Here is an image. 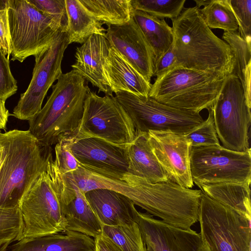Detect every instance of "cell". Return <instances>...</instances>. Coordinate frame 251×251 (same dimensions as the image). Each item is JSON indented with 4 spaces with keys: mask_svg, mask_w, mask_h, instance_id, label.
<instances>
[{
    "mask_svg": "<svg viewBox=\"0 0 251 251\" xmlns=\"http://www.w3.org/2000/svg\"><path fill=\"white\" fill-rule=\"evenodd\" d=\"M171 20L178 67L226 76L231 74L234 65L232 50L207 26L198 9L185 8Z\"/></svg>",
    "mask_w": 251,
    "mask_h": 251,
    "instance_id": "6da1fadb",
    "label": "cell"
},
{
    "mask_svg": "<svg viewBox=\"0 0 251 251\" xmlns=\"http://www.w3.org/2000/svg\"><path fill=\"white\" fill-rule=\"evenodd\" d=\"M86 81L72 70L62 74L52 86L51 93L45 105L28 120V130L41 144L51 147L76 134L85 100L91 90Z\"/></svg>",
    "mask_w": 251,
    "mask_h": 251,
    "instance_id": "7a4b0ae2",
    "label": "cell"
},
{
    "mask_svg": "<svg viewBox=\"0 0 251 251\" xmlns=\"http://www.w3.org/2000/svg\"><path fill=\"white\" fill-rule=\"evenodd\" d=\"M6 154L0 168V207L15 208L40 175L47 171L52 149L28 130L2 133Z\"/></svg>",
    "mask_w": 251,
    "mask_h": 251,
    "instance_id": "3957f363",
    "label": "cell"
},
{
    "mask_svg": "<svg viewBox=\"0 0 251 251\" xmlns=\"http://www.w3.org/2000/svg\"><path fill=\"white\" fill-rule=\"evenodd\" d=\"M226 76L177 67L155 79L149 96L166 105L200 113L212 107Z\"/></svg>",
    "mask_w": 251,
    "mask_h": 251,
    "instance_id": "277c9868",
    "label": "cell"
},
{
    "mask_svg": "<svg viewBox=\"0 0 251 251\" xmlns=\"http://www.w3.org/2000/svg\"><path fill=\"white\" fill-rule=\"evenodd\" d=\"M198 222L201 239L211 251H251V220L202 192Z\"/></svg>",
    "mask_w": 251,
    "mask_h": 251,
    "instance_id": "5b68a950",
    "label": "cell"
},
{
    "mask_svg": "<svg viewBox=\"0 0 251 251\" xmlns=\"http://www.w3.org/2000/svg\"><path fill=\"white\" fill-rule=\"evenodd\" d=\"M137 133L131 118L113 95L100 97L90 91L75 139L97 137L113 144L127 146Z\"/></svg>",
    "mask_w": 251,
    "mask_h": 251,
    "instance_id": "8992f818",
    "label": "cell"
},
{
    "mask_svg": "<svg viewBox=\"0 0 251 251\" xmlns=\"http://www.w3.org/2000/svg\"><path fill=\"white\" fill-rule=\"evenodd\" d=\"M251 108L239 79L227 75L211 107L217 136L224 148L239 152L250 149Z\"/></svg>",
    "mask_w": 251,
    "mask_h": 251,
    "instance_id": "52a82bcc",
    "label": "cell"
},
{
    "mask_svg": "<svg viewBox=\"0 0 251 251\" xmlns=\"http://www.w3.org/2000/svg\"><path fill=\"white\" fill-rule=\"evenodd\" d=\"M8 7L12 61L23 62L35 56L48 48L62 31L27 0H8Z\"/></svg>",
    "mask_w": 251,
    "mask_h": 251,
    "instance_id": "ba28073f",
    "label": "cell"
},
{
    "mask_svg": "<svg viewBox=\"0 0 251 251\" xmlns=\"http://www.w3.org/2000/svg\"><path fill=\"white\" fill-rule=\"evenodd\" d=\"M115 97L132 121L136 133L153 131L185 135L203 121L199 113L176 108L149 96L119 92Z\"/></svg>",
    "mask_w": 251,
    "mask_h": 251,
    "instance_id": "9c48e42d",
    "label": "cell"
},
{
    "mask_svg": "<svg viewBox=\"0 0 251 251\" xmlns=\"http://www.w3.org/2000/svg\"><path fill=\"white\" fill-rule=\"evenodd\" d=\"M190 158L191 177L197 186L225 182L251 184V149L239 152L221 145L191 147Z\"/></svg>",
    "mask_w": 251,
    "mask_h": 251,
    "instance_id": "30bf717a",
    "label": "cell"
},
{
    "mask_svg": "<svg viewBox=\"0 0 251 251\" xmlns=\"http://www.w3.org/2000/svg\"><path fill=\"white\" fill-rule=\"evenodd\" d=\"M19 207L24 225L23 239L65 230L67 221L57 192L47 171L40 175L25 194Z\"/></svg>",
    "mask_w": 251,
    "mask_h": 251,
    "instance_id": "8fae6325",
    "label": "cell"
},
{
    "mask_svg": "<svg viewBox=\"0 0 251 251\" xmlns=\"http://www.w3.org/2000/svg\"><path fill=\"white\" fill-rule=\"evenodd\" d=\"M69 45L66 33L61 31L48 48L34 56L32 77L26 90L21 95L12 116L28 121L41 110L48 90L63 74L62 61Z\"/></svg>",
    "mask_w": 251,
    "mask_h": 251,
    "instance_id": "7c38bea8",
    "label": "cell"
},
{
    "mask_svg": "<svg viewBox=\"0 0 251 251\" xmlns=\"http://www.w3.org/2000/svg\"><path fill=\"white\" fill-rule=\"evenodd\" d=\"M127 146L97 137L75 139L73 136L70 149L82 167L111 178L124 179L129 174Z\"/></svg>",
    "mask_w": 251,
    "mask_h": 251,
    "instance_id": "4fadbf2b",
    "label": "cell"
},
{
    "mask_svg": "<svg viewBox=\"0 0 251 251\" xmlns=\"http://www.w3.org/2000/svg\"><path fill=\"white\" fill-rule=\"evenodd\" d=\"M152 151L169 180L191 189L194 185L190 170L191 145L184 135L149 131Z\"/></svg>",
    "mask_w": 251,
    "mask_h": 251,
    "instance_id": "5bb4252c",
    "label": "cell"
},
{
    "mask_svg": "<svg viewBox=\"0 0 251 251\" xmlns=\"http://www.w3.org/2000/svg\"><path fill=\"white\" fill-rule=\"evenodd\" d=\"M104 36L110 46L151 82L154 76L155 55L133 16L124 25H108Z\"/></svg>",
    "mask_w": 251,
    "mask_h": 251,
    "instance_id": "9a60e30c",
    "label": "cell"
},
{
    "mask_svg": "<svg viewBox=\"0 0 251 251\" xmlns=\"http://www.w3.org/2000/svg\"><path fill=\"white\" fill-rule=\"evenodd\" d=\"M138 224L146 245L153 251H201L202 241L200 233L191 228L174 226L139 212Z\"/></svg>",
    "mask_w": 251,
    "mask_h": 251,
    "instance_id": "2e32d148",
    "label": "cell"
},
{
    "mask_svg": "<svg viewBox=\"0 0 251 251\" xmlns=\"http://www.w3.org/2000/svg\"><path fill=\"white\" fill-rule=\"evenodd\" d=\"M54 182L67 223L65 230L79 232L94 238L100 234L102 225L88 202L85 193L76 187L64 183L61 174L56 176Z\"/></svg>",
    "mask_w": 251,
    "mask_h": 251,
    "instance_id": "e0dca14e",
    "label": "cell"
},
{
    "mask_svg": "<svg viewBox=\"0 0 251 251\" xmlns=\"http://www.w3.org/2000/svg\"><path fill=\"white\" fill-rule=\"evenodd\" d=\"M110 45L104 35L93 34L76 49L73 70L98 88V92L113 95L104 70Z\"/></svg>",
    "mask_w": 251,
    "mask_h": 251,
    "instance_id": "ac0fdd59",
    "label": "cell"
},
{
    "mask_svg": "<svg viewBox=\"0 0 251 251\" xmlns=\"http://www.w3.org/2000/svg\"><path fill=\"white\" fill-rule=\"evenodd\" d=\"M85 196L102 225L138 224L139 212L133 201L126 196L107 189L90 190L86 192Z\"/></svg>",
    "mask_w": 251,
    "mask_h": 251,
    "instance_id": "d6986e66",
    "label": "cell"
},
{
    "mask_svg": "<svg viewBox=\"0 0 251 251\" xmlns=\"http://www.w3.org/2000/svg\"><path fill=\"white\" fill-rule=\"evenodd\" d=\"M104 70L112 94L126 92L138 96H149L151 87V82L110 46Z\"/></svg>",
    "mask_w": 251,
    "mask_h": 251,
    "instance_id": "ffe728a7",
    "label": "cell"
},
{
    "mask_svg": "<svg viewBox=\"0 0 251 251\" xmlns=\"http://www.w3.org/2000/svg\"><path fill=\"white\" fill-rule=\"evenodd\" d=\"M11 251H95V241L82 233L65 230L42 236L24 238Z\"/></svg>",
    "mask_w": 251,
    "mask_h": 251,
    "instance_id": "44dd1931",
    "label": "cell"
},
{
    "mask_svg": "<svg viewBox=\"0 0 251 251\" xmlns=\"http://www.w3.org/2000/svg\"><path fill=\"white\" fill-rule=\"evenodd\" d=\"M128 173L150 183L170 181L151 148L148 132L137 133L127 146Z\"/></svg>",
    "mask_w": 251,
    "mask_h": 251,
    "instance_id": "7402d4cb",
    "label": "cell"
},
{
    "mask_svg": "<svg viewBox=\"0 0 251 251\" xmlns=\"http://www.w3.org/2000/svg\"><path fill=\"white\" fill-rule=\"evenodd\" d=\"M67 18L65 32L69 44H82L93 34L104 35L106 29L102 23L97 20L79 0H65Z\"/></svg>",
    "mask_w": 251,
    "mask_h": 251,
    "instance_id": "603a6c76",
    "label": "cell"
},
{
    "mask_svg": "<svg viewBox=\"0 0 251 251\" xmlns=\"http://www.w3.org/2000/svg\"><path fill=\"white\" fill-rule=\"evenodd\" d=\"M250 185L225 182L204 184L198 186L213 200L251 220Z\"/></svg>",
    "mask_w": 251,
    "mask_h": 251,
    "instance_id": "cb8c5ba5",
    "label": "cell"
},
{
    "mask_svg": "<svg viewBox=\"0 0 251 251\" xmlns=\"http://www.w3.org/2000/svg\"><path fill=\"white\" fill-rule=\"evenodd\" d=\"M133 18L153 50L156 63L173 45L172 27L164 20L140 10H133Z\"/></svg>",
    "mask_w": 251,
    "mask_h": 251,
    "instance_id": "d4e9b609",
    "label": "cell"
},
{
    "mask_svg": "<svg viewBox=\"0 0 251 251\" xmlns=\"http://www.w3.org/2000/svg\"><path fill=\"white\" fill-rule=\"evenodd\" d=\"M223 40L226 42L234 54V65L231 75L241 81L247 103L251 107V45L237 31L224 32Z\"/></svg>",
    "mask_w": 251,
    "mask_h": 251,
    "instance_id": "484cf974",
    "label": "cell"
},
{
    "mask_svg": "<svg viewBox=\"0 0 251 251\" xmlns=\"http://www.w3.org/2000/svg\"><path fill=\"white\" fill-rule=\"evenodd\" d=\"M99 21L107 25H120L132 17L131 0H79Z\"/></svg>",
    "mask_w": 251,
    "mask_h": 251,
    "instance_id": "4316f807",
    "label": "cell"
},
{
    "mask_svg": "<svg viewBox=\"0 0 251 251\" xmlns=\"http://www.w3.org/2000/svg\"><path fill=\"white\" fill-rule=\"evenodd\" d=\"M207 26L225 31L238 30L237 19L230 4L229 0H211L210 2L199 9Z\"/></svg>",
    "mask_w": 251,
    "mask_h": 251,
    "instance_id": "83f0119b",
    "label": "cell"
},
{
    "mask_svg": "<svg viewBox=\"0 0 251 251\" xmlns=\"http://www.w3.org/2000/svg\"><path fill=\"white\" fill-rule=\"evenodd\" d=\"M102 233L110 238L123 251H147L137 223L130 225H102Z\"/></svg>",
    "mask_w": 251,
    "mask_h": 251,
    "instance_id": "f1b7e54d",
    "label": "cell"
},
{
    "mask_svg": "<svg viewBox=\"0 0 251 251\" xmlns=\"http://www.w3.org/2000/svg\"><path fill=\"white\" fill-rule=\"evenodd\" d=\"M24 225L19 207H0V251L23 239Z\"/></svg>",
    "mask_w": 251,
    "mask_h": 251,
    "instance_id": "f546056e",
    "label": "cell"
},
{
    "mask_svg": "<svg viewBox=\"0 0 251 251\" xmlns=\"http://www.w3.org/2000/svg\"><path fill=\"white\" fill-rule=\"evenodd\" d=\"M186 0H131L133 10H140L164 20L176 18L183 10Z\"/></svg>",
    "mask_w": 251,
    "mask_h": 251,
    "instance_id": "4dcf8cb0",
    "label": "cell"
},
{
    "mask_svg": "<svg viewBox=\"0 0 251 251\" xmlns=\"http://www.w3.org/2000/svg\"><path fill=\"white\" fill-rule=\"evenodd\" d=\"M208 116L205 120L189 132L184 135L191 147L220 145L216 132L211 108L208 109Z\"/></svg>",
    "mask_w": 251,
    "mask_h": 251,
    "instance_id": "1f68e13d",
    "label": "cell"
},
{
    "mask_svg": "<svg viewBox=\"0 0 251 251\" xmlns=\"http://www.w3.org/2000/svg\"><path fill=\"white\" fill-rule=\"evenodd\" d=\"M27 0L49 18L59 30L65 32L67 23L65 0Z\"/></svg>",
    "mask_w": 251,
    "mask_h": 251,
    "instance_id": "d6a6232c",
    "label": "cell"
},
{
    "mask_svg": "<svg viewBox=\"0 0 251 251\" xmlns=\"http://www.w3.org/2000/svg\"><path fill=\"white\" fill-rule=\"evenodd\" d=\"M72 141V137L65 138L58 141L55 146L53 162L62 175L74 172L80 166L71 151Z\"/></svg>",
    "mask_w": 251,
    "mask_h": 251,
    "instance_id": "836d02e7",
    "label": "cell"
},
{
    "mask_svg": "<svg viewBox=\"0 0 251 251\" xmlns=\"http://www.w3.org/2000/svg\"><path fill=\"white\" fill-rule=\"evenodd\" d=\"M238 22L240 35L251 43V0H229Z\"/></svg>",
    "mask_w": 251,
    "mask_h": 251,
    "instance_id": "e575fe53",
    "label": "cell"
},
{
    "mask_svg": "<svg viewBox=\"0 0 251 251\" xmlns=\"http://www.w3.org/2000/svg\"><path fill=\"white\" fill-rule=\"evenodd\" d=\"M17 81L10 70L9 59L0 49V98L6 100L17 91Z\"/></svg>",
    "mask_w": 251,
    "mask_h": 251,
    "instance_id": "d590c367",
    "label": "cell"
},
{
    "mask_svg": "<svg viewBox=\"0 0 251 251\" xmlns=\"http://www.w3.org/2000/svg\"><path fill=\"white\" fill-rule=\"evenodd\" d=\"M8 0H0V49L9 59L11 55Z\"/></svg>",
    "mask_w": 251,
    "mask_h": 251,
    "instance_id": "8d00e7d4",
    "label": "cell"
},
{
    "mask_svg": "<svg viewBox=\"0 0 251 251\" xmlns=\"http://www.w3.org/2000/svg\"><path fill=\"white\" fill-rule=\"evenodd\" d=\"M178 67L177 62L172 45L156 62L154 69V76L158 78L172 69Z\"/></svg>",
    "mask_w": 251,
    "mask_h": 251,
    "instance_id": "74e56055",
    "label": "cell"
},
{
    "mask_svg": "<svg viewBox=\"0 0 251 251\" xmlns=\"http://www.w3.org/2000/svg\"><path fill=\"white\" fill-rule=\"evenodd\" d=\"M95 251H123L110 238L103 233L94 238Z\"/></svg>",
    "mask_w": 251,
    "mask_h": 251,
    "instance_id": "f35d334b",
    "label": "cell"
},
{
    "mask_svg": "<svg viewBox=\"0 0 251 251\" xmlns=\"http://www.w3.org/2000/svg\"><path fill=\"white\" fill-rule=\"evenodd\" d=\"M5 101L0 98V127L4 130L6 129V124L10 115L8 110L5 106Z\"/></svg>",
    "mask_w": 251,
    "mask_h": 251,
    "instance_id": "ab89813d",
    "label": "cell"
},
{
    "mask_svg": "<svg viewBox=\"0 0 251 251\" xmlns=\"http://www.w3.org/2000/svg\"><path fill=\"white\" fill-rule=\"evenodd\" d=\"M6 154L2 133H0V168L2 166Z\"/></svg>",
    "mask_w": 251,
    "mask_h": 251,
    "instance_id": "60d3db41",
    "label": "cell"
},
{
    "mask_svg": "<svg viewBox=\"0 0 251 251\" xmlns=\"http://www.w3.org/2000/svg\"><path fill=\"white\" fill-rule=\"evenodd\" d=\"M211 0H194V1L196 3V7L199 9L202 6H205L208 4Z\"/></svg>",
    "mask_w": 251,
    "mask_h": 251,
    "instance_id": "b9f144b4",
    "label": "cell"
},
{
    "mask_svg": "<svg viewBox=\"0 0 251 251\" xmlns=\"http://www.w3.org/2000/svg\"><path fill=\"white\" fill-rule=\"evenodd\" d=\"M201 251H211L207 245L202 241V246Z\"/></svg>",
    "mask_w": 251,
    "mask_h": 251,
    "instance_id": "7bdbcfd3",
    "label": "cell"
},
{
    "mask_svg": "<svg viewBox=\"0 0 251 251\" xmlns=\"http://www.w3.org/2000/svg\"><path fill=\"white\" fill-rule=\"evenodd\" d=\"M147 251H153L152 248L149 245H146Z\"/></svg>",
    "mask_w": 251,
    "mask_h": 251,
    "instance_id": "ee69618b",
    "label": "cell"
},
{
    "mask_svg": "<svg viewBox=\"0 0 251 251\" xmlns=\"http://www.w3.org/2000/svg\"><path fill=\"white\" fill-rule=\"evenodd\" d=\"M1 129V127H0V130Z\"/></svg>",
    "mask_w": 251,
    "mask_h": 251,
    "instance_id": "f6af8a7d",
    "label": "cell"
}]
</instances>
